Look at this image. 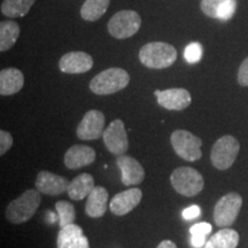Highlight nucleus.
<instances>
[{"label": "nucleus", "mask_w": 248, "mask_h": 248, "mask_svg": "<svg viewBox=\"0 0 248 248\" xmlns=\"http://www.w3.org/2000/svg\"><path fill=\"white\" fill-rule=\"evenodd\" d=\"M139 60L151 69H164L177 60V49L163 42L147 43L139 51Z\"/></svg>", "instance_id": "nucleus-1"}, {"label": "nucleus", "mask_w": 248, "mask_h": 248, "mask_svg": "<svg viewBox=\"0 0 248 248\" xmlns=\"http://www.w3.org/2000/svg\"><path fill=\"white\" fill-rule=\"evenodd\" d=\"M42 202V195L38 190H27L16 199L11 201L6 208V218L13 224H21L35 215Z\"/></svg>", "instance_id": "nucleus-2"}, {"label": "nucleus", "mask_w": 248, "mask_h": 248, "mask_svg": "<svg viewBox=\"0 0 248 248\" xmlns=\"http://www.w3.org/2000/svg\"><path fill=\"white\" fill-rule=\"evenodd\" d=\"M130 76L122 68H108L94 76L90 82V90L98 95H107L125 89Z\"/></svg>", "instance_id": "nucleus-3"}, {"label": "nucleus", "mask_w": 248, "mask_h": 248, "mask_svg": "<svg viewBox=\"0 0 248 248\" xmlns=\"http://www.w3.org/2000/svg\"><path fill=\"white\" fill-rule=\"evenodd\" d=\"M170 183L177 193L185 197L199 194L204 185L202 175L190 167H181L173 170L170 176Z\"/></svg>", "instance_id": "nucleus-4"}, {"label": "nucleus", "mask_w": 248, "mask_h": 248, "mask_svg": "<svg viewBox=\"0 0 248 248\" xmlns=\"http://www.w3.org/2000/svg\"><path fill=\"white\" fill-rule=\"evenodd\" d=\"M141 27V17L137 12L124 11L117 12L108 22V32L116 39H126L138 32Z\"/></svg>", "instance_id": "nucleus-5"}, {"label": "nucleus", "mask_w": 248, "mask_h": 248, "mask_svg": "<svg viewBox=\"0 0 248 248\" xmlns=\"http://www.w3.org/2000/svg\"><path fill=\"white\" fill-rule=\"evenodd\" d=\"M170 141H171L176 154L181 156L182 159L194 162L202 156V152H201L202 140L187 130L173 131Z\"/></svg>", "instance_id": "nucleus-6"}, {"label": "nucleus", "mask_w": 248, "mask_h": 248, "mask_svg": "<svg viewBox=\"0 0 248 248\" xmlns=\"http://www.w3.org/2000/svg\"><path fill=\"white\" fill-rule=\"evenodd\" d=\"M240 144L232 136H223L217 140L212 148L213 166L218 170H226L231 168L239 154Z\"/></svg>", "instance_id": "nucleus-7"}, {"label": "nucleus", "mask_w": 248, "mask_h": 248, "mask_svg": "<svg viewBox=\"0 0 248 248\" xmlns=\"http://www.w3.org/2000/svg\"><path fill=\"white\" fill-rule=\"evenodd\" d=\"M241 206L243 198L240 194L231 192L217 201L214 208V221L219 228H229L237 219Z\"/></svg>", "instance_id": "nucleus-8"}, {"label": "nucleus", "mask_w": 248, "mask_h": 248, "mask_svg": "<svg viewBox=\"0 0 248 248\" xmlns=\"http://www.w3.org/2000/svg\"><path fill=\"white\" fill-rule=\"evenodd\" d=\"M102 138H104L107 150L111 154L120 156V155L125 154V152L128 151V135H126L125 126L122 120H114L104 131Z\"/></svg>", "instance_id": "nucleus-9"}, {"label": "nucleus", "mask_w": 248, "mask_h": 248, "mask_svg": "<svg viewBox=\"0 0 248 248\" xmlns=\"http://www.w3.org/2000/svg\"><path fill=\"white\" fill-rule=\"evenodd\" d=\"M105 131V115L100 110H89L77 126V137L82 140H94Z\"/></svg>", "instance_id": "nucleus-10"}, {"label": "nucleus", "mask_w": 248, "mask_h": 248, "mask_svg": "<svg viewBox=\"0 0 248 248\" xmlns=\"http://www.w3.org/2000/svg\"><path fill=\"white\" fill-rule=\"evenodd\" d=\"M154 94L157 98V104L169 110H183L191 105L190 92L185 89L176 88L160 91L156 90Z\"/></svg>", "instance_id": "nucleus-11"}, {"label": "nucleus", "mask_w": 248, "mask_h": 248, "mask_svg": "<svg viewBox=\"0 0 248 248\" xmlns=\"http://www.w3.org/2000/svg\"><path fill=\"white\" fill-rule=\"evenodd\" d=\"M69 184L70 183L66 177L43 170L37 175L35 185L40 193L55 197L68 191Z\"/></svg>", "instance_id": "nucleus-12"}, {"label": "nucleus", "mask_w": 248, "mask_h": 248, "mask_svg": "<svg viewBox=\"0 0 248 248\" xmlns=\"http://www.w3.org/2000/svg\"><path fill=\"white\" fill-rule=\"evenodd\" d=\"M93 59L85 52H69L59 61V68L64 74H84L91 70Z\"/></svg>", "instance_id": "nucleus-13"}, {"label": "nucleus", "mask_w": 248, "mask_h": 248, "mask_svg": "<svg viewBox=\"0 0 248 248\" xmlns=\"http://www.w3.org/2000/svg\"><path fill=\"white\" fill-rule=\"evenodd\" d=\"M142 198L140 188L133 187L117 193L109 203L110 212L116 216H124L138 206Z\"/></svg>", "instance_id": "nucleus-14"}, {"label": "nucleus", "mask_w": 248, "mask_h": 248, "mask_svg": "<svg viewBox=\"0 0 248 248\" xmlns=\"http://www.w3.org/2000/svg\"><path fill=\"white\" fill-rule=\"evenodd\" d=\"M116 164L122 172V183L125 186L138 185L144 181L145 170L137 160L129 155H120Z\"/></svg>", "instance_id": "nucleus-15"}, {"label": "nucleus", "mask_w": 248, "mask_h": 248, "mask_svg": "<svg viewBox=\"0 0 248 248\" xmlns=\"http://www.w3.org/2000/svg\"><path fill=\"white\" fill-rule=\"evenodd\" d=\"M57 246L58 248H90V244L82 228L73 223L60 229Z\"/></svg>", "instance_id": "nucleus-16"}, {"label": "nucleus", "mask_w": 248, "mask_h": 248, "mask_svg": "<svg viewBox=\"0 0 248 248\" xmlns=\"http://www.w3.org/2000/svg\"><path fill=\"white\" fill-rule=\"evenodd\" d=\"M95 151L86 145H74L64 154L63 161L67 168L76 170L90 166L95 161Z\"/></svg>", "instance_id": "nucleus-17"}, {"label": "nucleus", "mask_w": 248, "mask_h": 248, "mask_svg": "<svg viewBox=\"0 0 248 248\" xmlns=\"http://www.w3.org/2000/svg\"><path fill=\"white\" fill-rule=\"evenodd\" d=\"M24 85V76L17 68H6L0 71V94L12 95L20 92Z\"/></svg>", "instance_id": "nucleus-18"}, {"label": "nucleus", "mask_w": 248, "mask_h": 248, "mask_svg": "<svg viewBox=\"0 0 248 248\" xmlns=\"http://www.w3.org/2000/svg\"><path fill=\"white\" fill-rule=\"evenodd\" d=\"M108 192L104 186H94L85 203V213L92 218H99L106 214Z\"/></svg>", "instance_id": "nucleus-19"}, {"label": "nucleus", "mask_w": 248, "mask_h": 248, "mask_svg": "<svg viewBox=\"0 0 248 248\" xmlns=\"http://www.w3.org/2000/svg\"><path fill=\"white\" fill-rule=\"evenodd\" d=\"M94 179L90 173H80L70 182L68 187V194L73 200H82L89 197L94 188Z\"/></svg>", "instance_id": "nucleus-20"}, {"label": "nucleus", "mask_w": 248, "mask_h": 248, "mask_svg": "<svg viewBox=\"0 0 248 248\" xmlns=\"http://www.w3.org/2000/svg\"><path fill=\"white\" fill-rule=\"evenodd\" d=\"M239 244V234L235 230L224 228L207 241L203 248H237Z\"/></svg>", "instance_id": "nucleus-21"}, {"label": "nucleus", "mask_w": 248, "mask_h": 248, "mask_svg": "<svg viewBox=\"0 0 248 248\" xmlns=\"http://www.w3.org/2000/svg\"><path fill=\"white\" fill-rule=\"evenodd\" d=\"M20 26L15 21H1L0 23V51L6 52L14 46L20 36Z\"/></svg>", "instance_id": "nucleus-22"}, {"label": "nucleus", "mask_w": 248, "mask_h": 248, "mask_svg": "<svg viewBox=\"0 0 248 248\" xmlns=\"http://www.w3.org/2000/svg\"><path fill=\"white\" fill-rule=\"evenodd\" d=\"M110 0H85L80 7V16L89 22L98 21L109 7Z\"/></svg>", "instance_id": "nucleus-23"}, {"label": "nucleus", "mask_w": 248, "mask_h": 248, "mask_svg": "<svg viewBox=\"0 0 248 248\" xmlns=\"http://www.w3.org/2000/svg\"><path fill=\"white\" fill-rule=\"evenodd\" d=\"M36 0H4L1 2V13L7 17H23L35 4Z\"/></svg>", "instance_id": "nucleus-24"}, {"label": "nucleus", "mask_w": 248, "mask_h": 248, "mask_svg": "<svg viewBox=\"0 0 248 248\" xmlns=\"http://www.w3.org/2000/svg\"><path fill=\"white\" fill-rule=\"evenodd\" d=\"M55 208H57L58 212V217H59V225L61 228H64V226L73 224L76 219V212L75 207L73 206L68 201L61 200L58 201L55 203Z\"/></svg>", "instance_id": "nucleus-25"}, {"label": "nucleus", "mask_w": 248, "mask_h": 248, "mask_svg": "<svg viewBox=\"0 0 248 248\" xmlns=\"http://www.w3.org/2000/svg\"><path fill=\"white\" fill-rule=\"evenodd\" d=\"M191 244L194 248H200L206 245V238L212 232V225L207 222L194 224L190 229Z\"/></svg>", "instance_id": "nucleus-26"}, {"label": "nucleus", "mask_w": 248, "mask_h": 248, "mask_svg": "<svg viewBox=\"0 0 248 248\" xmlns=\"http://www.w3.org/2000/svg\"><path fill=\"white\" fill-rule=\"evenodd\" d=\"M184 58L188 63H197L202 58V46L200 43H191L186 46L184 51Z\"/></svg>", "instance_id": "nucleus-27"}, {"label": "nucleus", "mask_w": 248, "mask_h": 248, "mask_svg": "<svg viewBox=\"0 0 248 248\" xmlns=\"http://www.w3.org/2000/svg\"><path fill=\"white\" fill-rule=\"evenodd\" d=\"M235 8H237L235 0H225L217 11V18L222 21L230 20L235 13Z\"/></svg>", "instance_id": "nucleus-28"}, {"label": "nucleus", "mask_w": 248, "mask_h": 248, "mask_svg": "<svg viewBox=\"0 0 248 248\" xmlns=\"http://www.w3.org/2000/svg\"><path fill=\"white\" fill-rule=\"evenodd\" d=\"M225 0H201L200 8L207 16L217 18V11Z\"/></svg>", "instance_id": "nucleus-29"}, {"label": "nucleus", "mask_w": 248, "mask_h": 248, "mask_svg": "<svg viewBox=\"0 0 248 248\" xmlns=\"http://www.w3.org/2000/svg\"><path fill=\"white\" fill-rule=\"evenodd\" d=\"M14 139L12 135L5 130H0V155H5L13 146Z\"/></svg>", "instance_id": "nucleus-30"}, {"label": "nucleus", "mask_w": 248, "mask_h": 248, "mask_svg": "<svg viewBox=\"0 0 248 248\" xmlns=\"http://www.w3.org/2000/svg\"><path fill=\"white\" fill-rule=\"evenodd\" d=\"M238 83L241 86H248V58L245 59L238 70Z\"/></svg>", "instance_id": "nucleus-31"}, {"label": "nucleus", "mask_w": 248, "mask_h": 248, "mask_svg": "<svg viewBox=\"0 0 248 248\" xmlns=\"http://www.w3.org/2000/svg\"><path fill=\"white\" fill-rule=\"evenodd\" d=\"M200 207L197 206V204H193V206L187 207V208L184 209V212H183V217H184L185 219H194L200 216Z\"/></svg>", "instance_id": "nucleus-32"}, {"label": "nucleus", "mask_w": 248, "mask_h": 248, "mask_svg": "<svg viewBox=\"0 0 248 248\" xmlns=\"http://www.w3.org/2000/svg\"><path fill=\"white\" fill-rule=\"evenodd\" d=\"M156 248H177V246H176V244L172 243V241L163 240V241H161V243L159 244V246H157Z\"/></svg>", "instance_id": "nucleus-33"}]
</instances>
